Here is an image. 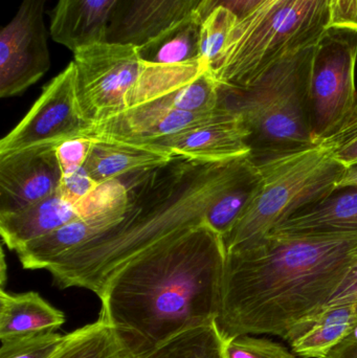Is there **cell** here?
I'll return each mask as SVG.
<instances>
[{
    "mask_svg": "<svg viewBox=\"0 0 357 358\" xmlns=\"http://www.w3.org/2000/svg\"><path fill=\"white\" fill-rule=\"evenodd\" d=\"M357 31L330 27L316 45L309 90L314 144L337 134L357 113Z\"/></svg>",
    "mask_w": 357,
    "mask_h": 358,
    "instance_id": "obj_7",
    "label": "cell"
},
{
    "mask_svg": "<svg viewBox=\"0 0 357 358\" xmlns=\"http://www.w3.org/2000/svg\"><path fill=\"white\" fill-rule=\"evenodd\" d=\"M128 203L129 193L122 176L98 183L96 189L75 204V208L80 218L94 229V236H96L125 217Z\"/></svg>",
    "mask_w": 357,
    "mask_h": 358,
    "instance_id": "obj_24",
    "label": "cell"
},
{
    "mask_svg": "<svg viewBox=\"0 0 357 358\" xmlns=\"http://www.w3.org/2000/svg\"><path fill=\"white\" fill-rule=\"evenodd\" d=\"M203 0H119L107 27L106 41L144 45L196 17Z\"/></svg>",
    "mask_w": 357,
    "mask_h": 358,
    "instance_id": "obj_13",
    "label": "cell"
},
{
    "mask_svg": "<svg viewBox=\"0 0 357 358\" xmlns=\"http://www.w3.org/2000/svg\"><path fill=\"white\" fill-rule=\"evenodd\" d=\"M78 218L75 206L57 191L22 210L0 215V234L3 243L17 252L29 242Z\"/></svg>",
    "mask_w": 357,
    "mask_h": 358,
    "instance_id": "obj_17",
    "label": "cell"
},
{
    "mask_svg": "<svg viewBox=\"0 0 357 358\" xmlns=\"http://www.w3.org/2000/svg\"><path fill=\"white\" fill-rule=\"evenodd\" d=\"M253 163L259 187L224 238L226 252L262 239L296 213L333 195L347 170L324 144Z\"/></svg>",
    "mask_w": 357,
    "mask_h": 358,
    "instance_id": "obj_5",
    "label": "cell"
},
{
    "mask_svg": "<svg viewBox=\"0 0 357 358\" xmlns=\"http://www.w3.org/2000/svg\"><path fill=\"white\" fill-rule=\"evenodd\" d=\"M264 0H203L197 12L196 19L203 22L212 10L222 6L228 8L236 15L238 20L245 18L249 13L253 12Z\"/></svg>",
    "mask_w": 357,
    "mask_h": 358,
    "instance_id": "obj_33",
    "label": "cell"
},
{
    "mask_svg": "<svg viewBox=\"0 0 357 358\" xmlns=\"http://www.w3.org/2000/svg\"><path fill=\"white\" fill-rule=\"evenodd\" d=\"M238 21L234 13L219 6L201 22L199 55L201 60L207 63L212 71L224 56L228 38Z\"/></svg>",
    "mask_w": 357,
    "mask_h": 358,
    "instance_id": "obj_27",
    "label": "cell"
},
{
    "mask_svg": "<svg viewBox=\"0 0 357 358\" xmlns=\"http://www.w3.org/2000/svg\"><path fill=\"white\" fill-rule=\"evenodd\" d=\"M94 234L86 221L78 218L29 242L16 252L23 268L46 271L54 261L94 237Z\"/></svg>",
    "mask_w": 357,
    "mask_h": 358,
    "instance_id": "obj_23",
    "label": "cell"
},
{
    "mask_svg": "<svg viewBox=\"0 0 357 358\" xmlns=\"http://www.w3.org/2000/svg\"><path fill=\"white\" fill-rule=\"evenodd\" d=\"M330 27L357 31V0H330Z\"/></svg>",
    "mask_w": 357,
    "mask_h": 358,
    "instance_id": "obj_34",
    "label": "cell"
},
{
    "mask_svg": "<svg viewBox=\"0 0 357 358\" xmlns=\"http://www.w3.org/2000/svg\"><path fill=\"white\" fill-rule=\"evenodd\" d=\"M252 165L249 155L220 162L173 157L163 165L126 174L125 217L46 271L61 289L84 288L101 298L113 275L132 259L203 222L210 204Z\"/></svg>",
    "mask_w": 357,
    "mask_h": 358,
    "instance_id": "obj_3",
    "label": "cell"
},
{
    "mask_svg": "<svg viewBox=\"0 0 357 358\" xmlns=\"http://www.w3.org/2000/svg\"><path fill=\"white\" fill-rule=\"evenodd\" d=\"M270 234L287 236L356 235L357 189H337L333 195L296 213L275 227Z\"/></svg>",
    "mask_w": 357,
    "mask_h": 358,
    "instance_id": "obj_16",
    "label": "cell"
},
{
    "mask_svg": "<svg viewBox=\"0 0 357 358\" xmlns=\"http://www.w3.org/2000/svg\"><path fill=\"white\" fill-rule=\"evenodd\" d=\"M92 126L84 119L80 109L75 92V67L71 61L44 87L20 123L2 138L0 155L82 138Z\"/></svg>",
    "mask_w": 357,
    "mask_h": 358,
    "instance_id": "obj_9",
    "label": "cell"
},
{
    "mask_svg": "<svg viewBox=\"0 0 357 358\" xmlns=\"http://www.w3.org/2000/svg\"><path fill=\"white\" fill-rule=\"evenodd\" d=\"M119 0H58L50 14V36L75 52L106 41L107 27Z\"/></svg>",
    "mask_w": 357,
    "mask_h": 358,
    "instance_id": "obj_15",
    "label": "cell"
},
{
    "mask_svg": "<svg viewBox=\"0 0 357 358\" xmlns=\"http://www.w3.org/2000/svg\"><path fill=\"white\" fill-rule=\"evenodd\" d=\"M98 183L92 178L85 167L63 172L58 193L73 206L87 197Z\"/></svg>",
    "mask_w": 357,
    "mask_h": 358,
    "instance_id": "obj_31",
    "label": "cell"
},
{
    "mask_svg": "<svg viewBox=\"0 0 357 358\" xmlns=\"http://www.w3.org/2000/svg\"><path fill=\"white\" fill-rule=\"evenodd\" d=\"M92 144V138L82 136L71 138L57 145V157L62 172L84 167L89 155Z\"/></svg>",
    "mask_w": 357,
    "mask_h": 358,
    "instance_id": "obj_32",
    "label": "cell"
},
{
    "mask_svg": "<svg viewBox=\"0 0 357 358\" xmlns=\"http://www.w3.org/2000/svg\"><path fill=\"white\" fill-rule=\"evenodd\" d=\"M357 257L356 235L270 234L226 252L216 326L224 341L272 334L286 341L326 307Z\"/></svg>",
    "mask_w": 357,
    "mask_h": 358,
    "instance_id": "obj_2",
    "label": "cell"
},
{
    "mask_svg": "<svg viewBox=\"0 0 357 358\" xmlns=\"http://www.w3.org/2000/svg\"><path fill=\"white\" fill-rule=\"evenodd\" d=\"M226 110L228 106L224 104L217 111L198 115L168 108L156 103H146L126 109L104 123L92 126L86 136L146 145L198 127L213 121Z\"/></svg>",
    "mask_w": 357,
    "mask_h": 358,
    "instance_id": "obj_12",
    "label": "cell"
},
{
    "mask_svg": "<svg viewBox=\"0 0 357 358\" xmlns=\"http://www.w3.org/2000/svg\"><path fill=\"white\" fill-rule=\"evenodd\" d=\"M325 358H357V329Z\"/></svg>",
    "mask_w": 357,
    "mask_h": 358,
    "instance_id": "obj_36",
    "label": "cell"
},
{
    "mask_svg": "<svg viewBox=\"0 0 357 358\" xmlns=\"http://www.w3.org/2000/svg\"><path fill=\"white\" fill-rule=\"evenodd\" d=\"M333 157L346 168L357 164V113L337 134L325 141Z\"/></svg>",
    "mask_w": 357,
    "mask_h": 358,
    "instance_id": "obj_30",
    "label": "cell"
},
{
    "mask_svg": "<svg viewBox=\"0 0 357 358\" xmlns=\"http://www.w3.org/2000/svg\"><path fill=\"white\" fill-rule=\"evenodd\" d=\"M65 323L62 311L37 292H0V340L13 336L56 331Z\"/></svg>",
    "mask_w": 357,
    "mask_h": 358,
    "instance_id": "obj_20",
    "label": "cell"
},
{
    "mask_svg": "<svg viewBox=\"0 0 357 358\" xmlns=\"http://www.w3.org/2000/svg\"><path fill=\"white\" fill-rule=\"evenodd\" d=\"M92 138V148L84 167L96 183L163 165L173 157L166 151L147 145L112 138Z\"/></svg>",
    "mask_w": 357,
    "mask_h": 358,
    "instance_id": "obj_18",
    "label": "cell"
},
{
    "mask_svg": "<svg viewBox=\"0 0 357 358\" xmlns=\"http://www.w3.org/2000/svg\"><path fill=\"white\" fill-rule=\"evenodd\" d=\"M260 183L257 166L253 165L218 195L205 212V222L226 237L253 199Z\"/></svg>",
    "mask_w": 357,
    "mask_h": 358,
    "instance_id": "obj_25",
    "label": "cell"
},
{
    "mask_svg": "<svg viewBox=\"0 0 357 358\" xmlns=\"http://www.w3.org/2000/svg\"><path fill=\"white\" fill-rule=\"evenodd\" d=\"M249 136L242 117L228 107L213 121L146 145L172 157L220 162L249 155Z\"/></svg>",
    "mask_w": 357,
    "mask_h": 358,
    "instance_id": "obj_14",
    "label": "cell"
},
{
    "mask_svg": "<svg viewBox=\"0 0 357 358\" xmlns=\"http://www.w3.org/2000/svg\"><path fill=\"white\" fill-rule=\"evenodd\" d=\"M342 304H354L357 313V257L349 273L342 282L326 307L337 306Z\"/></svg>",
    "mask_w": 357,
    "mask_h": 358,
    "instance_id": "obj_35",
    "label": "cell"
},
{
    "mask_svg": "<svg viewBox=\"0 0 357 358\" xmlns=\"http://www.w3.org/2000/svg\"><path fill=\"white\" fill-rule=\"evenodd\" d=\"M201 24L194 17L172 27L144 45L138 46L140 59L157 65L187 64L201 60Z\"/></svg>",
    "mask_w": 357,
    "mask_h": 358,
    "instance_id": "obj_22",
    "label": "cell"
},
{
    "mask_svg": "<svg viewBox=\"0 0 357 358\" xmlns=\"http://www.w3.org/2000/svg\"><path fill=\"white\" fill-rule=\"evenodd\" d=\"M75 92L82 115L92 125L127 109L146 62L132 44L96 42L73 52Z\"/></svg>",
    "mask_w": 357,
    "mask_h": 358,
    "instance_id": "obj_8",
    "label": "cell"
},
{
    "mask_svg": "<svg viewBox=\"0 0 357 358\" xmlns=\"http://www.w3.org/2000/svg\"><path fill=\"white\" fill-rule=\"evenodd\" d=\"M224 345L214 323L182 334L147 358H224Z\"/></svg>",
    "mask_w": 357,
    "mask_h": 358,
    "instance_id": "obj_26",
    "label": "cell"
},
{
    "mask_svg": "<svg viewBox=\"0 0 357 358\" xmlns=\"http://www.w3.org/2000/svg\"><path fill=\"white\" fill-rule=\"evenodd\" d=\"M46 0H21L12 20L0 31V96L22 94L50 69Z\"/></svg>",
    "mask_w": 357,
    "mask_h": 358,
    "instance_id": "obj_10",
    "label": "cell"
},
{
    "mask_svg": "<svg viewBox=\"0 0 357 358\" xmlns=\"http://www.w3.org/2000/svg\"><path fill=\"white\" fill-rule=\"evenodd\" d=\"M63 338L56 331L2 338L0 358H50Z\"/></svg>",
    "mask_w": 357,
    "mask_h": 358,
    "instance_id": "obj_28",
    "label": "cell"
},
{
    "mask_svg": "<svg viewBox=\"0 0 357 358\" xmlns=\"http://www.w3.org/2000/svg\"><path fill=\"white\" fill-rule=\"evenodd\" d=\"M50 358H138L103 317L65 334Z\"/></svg>",
    "mask_w": 357,
    "mask_h": 358,
    "instance_id": "obj_21",
    "label": "cell"
},
{
    "mask_svg": "<svg viewBox=\"0 0 357 358\" xmlns=\"http://www.w3.org/2000/svg\"><path fill=\"white\" fill-rule=\"evenodd\" d=\"M357 329L354 304L325 307L312 319L291 331L287 342L302 358H325Z\"/></svg>",
    "mask_w": 357,
    "mask_h": 358,
    "instance_id": "obj_19",
    "label": "cell"
},
{
    "mask_svg": "<svg viewBox=\"0 0 357 358\" xmlns=\"http://www.w3.org/2000/svg\"><path fill=\"white\" fill-rule=\"evenodd\" d=\"M224 358H296L282 345L265 338L240 336L226 341Z\"/></svg>",
    "mask_w": 357,
    "mask_h": 358,
    "instance_id": "obj_29",
    "label": "cell"
},
{
    "mask_svg": "<svg viewBox=\"0 0 357 358\" xmlns=\"http://www.w3.org/2000/svg\"><path fill=\"white\" fill-rule=\"evenodd\" d=\"M224 237L207 223L184 229L122 267L101 296L100 317L138 358L211 325L221 306Z\"/></svg>",
    "mask_w": 357,
    "mask_h": 358,
    "instance_id": "obj_1",
    "label": "cell"
},
{
    "mask_svg": "<svg viewBox=\"0 0 357 358\" xmlns=\"http://www.w3.org/2000/svg\"><path fill=\"white\" fill-rule=\"evenodd\" d=\"M328 29L330 0H286L255 27L231 34L214 77L245 90L285 57L318 44Z\"/></svg>",
    "mask_w": 357,
    "mask_h": 358,
    "instance_id": "obj_6",
    "label": "cell"
},
{
    "mask_svg": "<svg viewBox=\"0 0 357 358\" xmlns=\"http://www.w3.org/2000/svg\"><path fill=\"white\" fill-rule=\"evenodd\" d=\"M57 145L0 155V215L22 210L58 191L63 172Z\"/></svg>",
    "mask_w": 357,
    "mask_h": 358,
    "instance_id": "obj_11",
    "label": "cell"
},
{
    "mask_svg": "<svg viewBox=\"0 0 357 358\" xmlns=\"http://www.w3.org/2000/svg\"><path fill=\"white\" fill-rule=\"evenodd\" d=\"M357 189V164L350 166L346 170L345 176L339 185V189Z\"/></svg>",
    "mask_w": 357,
    "mask_h": 358,
    "instance_id": "obj_37",
    "label": "cell"
},
{
    "mask_svg": "<svg viewBox=\"0 0 357 358\" xmlns=\"http://www.w3.org/2000/svg\"><path fill=\"white\" fill-rule=\"evenodd\" d=\"M316 45L293 52L245 90L220 85L222 101L242 117L249 132V159L262 161L316 145L309 90Z\"/></svg>",
    "mask_w": 357,
    "mask_h": 358,
    "instance_id": "obj_4",
    "label": "cell"
}]
</instances>
